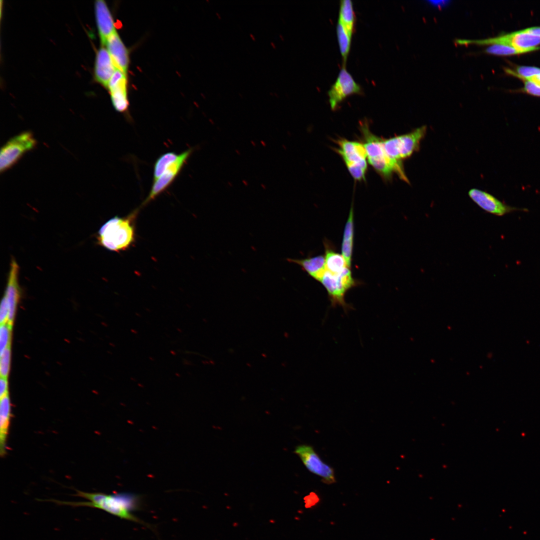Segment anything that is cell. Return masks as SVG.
<instances>
[{"label":"cell","instance_id":"2e32d148","mask_svg":"<svg viewBox=\"0 0 540 540\" xmlns=\"http://www.w3.org/2000/svg\"><path fill=\"white\" fill-rule=\"evenodd\" d=\"M116 69L107 49L102 47L96 56L94 69L96 80L107 88L108 83Z\"/></svg>","mask_w":540,"mask_h":540},{"label":"cell","instance_id":"7a4b0ae2","mask_svg":"<svg viewBox=\"0 0 540 540\" xmlns=\"http://www.w3.org/2000/svg\"><path fill=\"white\" fill-rule=\"evenodd\" d=\"M138 212L135 210L126 217L115 216L106 222L98 231V244L116 252L128 249L134 240L133 221Z\"/></svg>","mask_w":540,"mask_h":540},{"label":"cell","instance_id":"7402d4cb","mask_svg":"<svg viewBox=\"0 0 540 540\" xmlns=\"http://www.w3.org/2000/svg\"><path fill=\"white\" fill-rule=\"evenodd\" d=\"M336 34L340 52L344 62L343 64H345L350 50L352 33L348 31L341 22L338 21L336 25Z\"/></svg>","mask_w":540,"mask_h":540},{"label":"cell","instance_id":"ba28073f","mask_svg":"<svg viewBox=\"0 0 540 540\" xmlns=\"http://www.w3.org/2000/svg\"><path fill=\"white\" fill-rule=\"evenodd\" d=\"M306 468L312 474L322 478L326 484L336 482L332 468L322 462L312 446L307 444L298 446L294 450Z\"/></svg>","mask_w":540,"mask_h":540},{"label":"cell","instance_id":"ac0fdd59","mask_svg":"<svg viewBox=\"0 0 540 540\" xmlns=\"http://www.w3.org/2000/svg\"><path fill=\"white\" fill-rule=\"evenodd\" d=\"M286 260L299 265L310 276L318 281L320 280L326 270L325 257L323 256L302 259L288 258Z\"/></svg>","mask_w":540,"mask_h":540},{"label":"cell","instance_id":"f1b7e54d","mask_svg":"<svg viewBox=\"0 0 540 540\" xmlns=\"http://www.w3.org/2000/svg\"><path fill=\"white\" fill-rule=\"evenodd\" d=\"M524 80V86L522 90L529 94L540 97V86L530 80Z\"/></svg>","mask_w":540,"mask_h":540},{"label":"cell","instance_id":"8992f818","mask_svg":"<svg viewBox=\"0 0 540 540\" xmlns=\"http://www.w3.org/2000/svg\"><path fill=\"white\" fill-rule=\"evenodd\" d=\"M36 144V140L30 132H22L9 140L0 150V172H4L13 166L26 153L34 149Z\"/></svg>","mask_w":540,"mask_h":540},{"label":"cell","instance_id":"d6a6232c","mask_svg":"<svg viewBox=\"0 0 540 540\" xmlns=\"http://www.w3.org/2000/svg\"><path fill=\"white\" fill-rule=\"evenodd\" d=\"M528 80L532 81V82L536 83V84L540 86V74H539L538 75L536 76H535L534 77H532V78H530V79H528Z\"/></svg>","mask_w":540,"mask_h":540},{"label":"cell","instance_id":"83f0119b","mask_svg":"<svg viewBox=\"0 0 540 540\" xmlns=\"http://www.w3.org/2000/svg\"><path fill=\"white\" fill-rule=\"evenodd\" d=\"M344 163L349 172L355 180L360 181L365 180L368 167L354 163Z\"/></svg>","mask_w":540,"mask_h":540},{"label":"cell","instance_id":"4dcf8cb0","mask_svg":"<svg viewBox=\"0 0 540 540\" xmlns=\"http://www.w3.org/2000/svg\"><path fill=\"white\" fill-rule=\"evenodd\" d=\"M8 394V382L7 378L0 377V397L2 398Z\"/></svg>","mask_w":540,"mask_h":540},{"label":"cell","instance_id":"484cf974","mask_svg":"<svg viewBox=\"0 0 540 540\" xmlns=\"http://www.w3.org/2000/svg\"><path fill=\"white\" fill-rule=\"evenodd\" d=\"M12 324L8 322L0 324V352L10 347Z\"/></svg>","mask_w":540,"mask_h":540},{"label":"cell","instance_id":"d4e9b609","mask_svg":"<svg viewBox=\"0 0 540 540\" xmlns=\"http://www.w3.org/2000/svg\"><path fill=\"white\" fill-rule=\"evenodd\" d=\"M504 70L522 80H528L540 74V68L532 66H518L515 67L514 70L508 68H504Z\"/></svg>","mask_w":540,"mask_h":540},{"label":"cell","instance_id":"ffe728a7","mask_svg":"<svg viewBox=\"0 0 540 540\" xmlns=\"http://www.w3.org/2000/svg\"><path fill=\"white\" fill-rule=\"evenodd\" d=\"M346 28L353 33L356 22V16L352 2L350 0H341L338 20Z\"/></svg>","mask_w":540,"mask_h":540},{"label":"cell","instance_id":"7c38bea8","mask_svg":"<svg viewBox=\"0 0 540 540\" xmlns=\"http://www.w3.org/2000/svg\"><path fill=\"white\" fill-rule=\"evenodd\" d=\"M127 76L123 72L116 69L107 86L110 92L112 104L114 109L120 112H126L128 108Z\"/></svg>","mask_w":540,"mask_h":540},{"label":"cell","instance_id":"d6986e66","mask_svg":"<svg viewBox=\"0 0 540 540\" xmlns=\"http://www.w3.org/2000/svg\"><path fill=\"white\" fill-rule=\"evenodd\" d=\"M354 211L352 206L350 208L348 218L346 224L342 242V253L345 259L348 267L350 268L354 241Z\"/></svg>","mask_w":540,"mask_h":540},{"label":"cell","instance_id":"1f68e13d","mask_svg":"<svg viewBox=\"0 0 540 540\" xmlns=\"http://www.w3.org/2000/svg\"><path fill=\"white\" fill-rule=\"evenodd\" d=\"M530 33L540 36V26H534L524 29Z\"/></svg>","mask_w":540,"mask_h":540},{"label":"cell","instance_id":"30bf717a","mask_svg":"<svg viewBox=\"0 0 540 540\" xmlns=\"http://www.w3.org/2000/svg\"><path fill=\"white\" fill-rule=\"evenodd\" d=\"M192 152L189 148L180 154L179 158L172 164L158 178L154 180L148 195L143 202L144 206L154 200L172 182Z\"/></svg>","mask_w":540,"mask_h":540},{"label":"cell","instance_id":"4fadbf2b","mask_svg":"<svg viewBox=\"0 0 540 540\" xmlns=\"http://www.w3.org/2000/svg\"><path fill=\"white\" fill-rule=\"evenodd\" d=\"M336 142L339 146L336 151L344 162L354 163L368 167L367 154L364 144L346 139L338 140Z\"/></svg>","mask_w":540,"mask_h":540},{"label":"cell","instance_id":"5bb4252c","mask_svg":"<svg viewBox=\"0 0 540 540\" xmlns=\"http://www.w3.org/2000/svg\"><path fill=\"white\" fill-rule=\"evenodd\" d=\"M106 46L116 68L128 76V52L116 32L108 38Z\"/></svg>","mask_w":540,"mask_h":540},{"label":"cell","instance_id":"6da1fadb","mask_svg":"<svg viewBox=\"0 0 540 540\" xmlns=\"http://www.w3.org/2000/svg\"><path fill=\"white\" fill-rule=\"evenodd\" d=\"M76 496L86 501L66 502L56 500L48 501L57 504L72 506H88L104 510L120 518L138 522L148 526L132 514L139 509L140 499L138 496L130 493L107 494L102 492H87L76 490Z\"/></svg>","mask_w":540,"mask_h":540},{"label":"cell","instance_id":"3957f363","mask_svg":"<svg viewBox=\"0 0 540 540\" xmlns=\"http://www.w3.org/2000/svg\"><path fill=\"white\" fill-rule=\"evenodd\" d=\"M360 130L365 140L364 144L367 160L373 168L385 178L389 179L394 174H396L400 179L408 182L401 162L396 160L387 154L383 140L373 134L367 124L361 125Z\"/></svg>","mask_w":540,"mask_h":540},{"label":"cell","instance_id":"277c9868","mask_svg":"<svg viewBox=\"0 0 540 540\" xmlns=\"http://www.w3.org/2000/svg\"><path fill=\"white\" fill-rule=\"evenodd\" d=\"M319 282L327 290L332 306H341L346 312L350 308L344 299L346 292L356 286L350 268L346 267L338 274H333L326 270Z\"/></svg>","mask_w":540,"mask_h":540},{"label":"cell","instance_id":"f546056e","mask_svg":"<svg viewBox=\"0 0 540 540\" xmlns=\"http://www.w3.org/2000/svg\"><path fill=\"white\" fill-rule=\"evenodd\" d=\"M8 310L6 304L3 298L2 300L0 308V324L8 322Z\"/></svg>","mask_w":540,"mask_h":540},{"label":"cell","instance_id":"9c48e42d","mask_svg":"<svg viewBox=\"0 0 540 540\" xmlns=\"http://www.w3.org/2000/svg\"><path fill=\"white\" fill-rule=\"evenodd\" d=\"M362 92L360 86L347 71L345 64H343L336 80L328 92L332 110H336L339 104L348 96L354 94H361Z\"/></svg>","mask_w":540,"mask_h":540},{"label":"cell","instance_id":"e575fe53","mask_svg":"<svg viewBox=\"0 0 540 540\" xmlns=\"http://www.w3.org/2000/svg\"><path fill=\"white\" fill-rule=\"evenodd\" d=\"M271 44H272V46L274 47V48H275L276 46H274V43L272 42V43H271Z\"/></svg>","mask_w":540,"mask_h":540},{"label":"cell","instance_id":"e0dca14e","mask_svg":"<svg viewBox=\"0 0 540 540\" xmlns=\"http://www.w3.org/2000/svg\"><path fill=\"white\" fill-rule=\"evenodd\" d=\"M12 416L11 403L9 394L0 398V454H6V442Z\"/></svg>","mask_w":540,"mask_h":540},{"label":"cell","instance_id":"52a82bcc","mask_svg":"<svg viewBox=\"0 0 540 540\" xmlns=\"http://www.w3.org/2000/svg\"><path fill=\"white\" fill-rule=\"evenodd\" d=\"M456 42L459 44H500L510 46L520 50H528L538 47L540 44V36L522 30L486 39L472 40L457 39Z\"/></svg>","mask_w":540,"mask_h":540},{"label":"cell","instance_id":"603a6c76","mask_svg":"<svg viewBox=\"0 0 540 540\" xmlns=\"http://www.w3.org/2000/svg\"><path fill=\"white\" fill-rule=\"evenodd\" d=\"M540 49V47L538 46L530 49L520 50L510 46L494 44L488 46L484 52L487 54L496 56H508L530 52Z\"/></svg>","mask_w":540,"mask_h":540},{"label":"cell","instance_id":"8fae6325","mask_svg":"<svg viewBox=\"0 0 540 540\" xmlns=\"http://www.w3.org/2000/svg\"><path fill=\"white\" fill-rule=\"evenodd\" d=\"M468 195L482 209L497 216H502L514 211H528L526 208L507 205L490 194L478 189H471L468 192Z\"/></svg>","mask_w":540,"mask_h":540},{"label":"cell","instance_id":"9a60e30c","mask_svg":"<svg viewBox=\"0 0 540 540\" xmlns=\"http://www.w3.org/2000/svg\"><path fill=\"white\" fill-rule=\"evenodd\" d=\"M95 12L100 42L102 46H104L108 38L116 32L114 20L106 4L103 0L96 2Z\"/></svg>","mask_w":540,"mask_h":540},{"label":"cell","instance_id":"44dd1931","mask_svg":"<svg viewBox=\"0 0 540 540\" xmlns=\"http://www.w3.org/2000/svg\"><path fill=\"white\" fill-rule=\"evenodd\" d=\"M324 257L326 270L332 273H340L348 267L342 254L328 248H326Z\"/></svg>","mask_w":540,"mask_h":540},{"label":"cell","instance_id":"cb8c5ba5","mask_svg":"<svg viewBox=\"0 0 540 540\" xmlns=\"http://www.w3.org/2000/svg\"><path fill=\"white\" fill-rule=\"evenodd\" d=\"M180 156V154H178L174 152H166L160 156L154 165V180L158 178Z\"/></svg>","mask_w":540,"mask_h":540},{"label":"cell","instance_id":"4316f807","mask_svg":"<svg viewBox=\"0 0 540 540\" xmlns=\"http://www.w3.org/2000/svg\"><path fill=\"white\" fill-rule=\"evenodd\" d=\"M0 377L7 378L10 370L11 350L10 347L0 352Z\"/></svg>","mask_w":540,"mask_h":540},{"label":"cell","instance_id":"836d02e7","mask_svg":"<svg viewBox=\"0 0 540 540\" xmlns=\"http://www.w3.org/2000/svg\"><path fill=\"white\" fill-rule=\"evenodd\" d=\"M250 37H251V38H252V40H255V38H254V36H253L252 34H250Z\"/></svg>","mask_w":540,"mask_h":540},{"label":"cell","instance_id":"5b68a950","mask_svg":"<svg viewBox=\"0 0 540 540\" xmlns=\"http://www.w3.org/2000/svg\"><path fill=\"white\" fill-rule=\"evenodd\" d=\"M426 130V126H423L408 134L383 140L386 153L392 158L400 162L410 156L418 148Z\"/></svg>","mask_w":540,"mask_h":540}]
</instances>
